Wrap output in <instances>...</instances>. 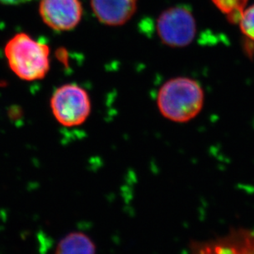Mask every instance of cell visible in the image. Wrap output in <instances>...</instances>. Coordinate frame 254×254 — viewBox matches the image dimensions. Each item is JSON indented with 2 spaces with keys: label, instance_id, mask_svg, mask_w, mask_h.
I'll return each mask as SVG.
<instances>
[{
  "label": "cell",
  "instance_id": "9c48e42d",
  "mask_svg": "<svg viewBox=\"0 0 254 254\" xmlns=\"http://www.w3.org/2000/svg\"><path fill=\"white\" fill-rule=\"evenodd\" d=\"M213 4L225 14L228 22L239 24L249 0H211Z\"/></svg>",
  "mask_w": 254,
  "mask_h": 254
},
{
  "label": "cell",
  "instance_id": "52a82bcc",
  "mask_svg": "<svg viewBox=\"0 0 254 254\" xmlns=\"http://www.w3.org/2000/svg\"><path fill=\"white\" fill-rule=\"evenodd\" d=\"M202 254H254V235L250 233L235 234L214 245H209Z\"/></svg>",
  "mask_w": 254,
  "mask_h": 254
},
{
  "label": "cell",
  "instance_id": "6da1fadb",
  "mask_svg": "<svg viewBox=\"0 0 254 254\" xmlns=\"http://www.w3.org/2000/svg\"><path fill=\"white\" fill-rule=\"evenodd\" d=\"M204 101L205 93L199 82L189 77H176L159 88L157 107L167 120L186 123L200 113Z\"/></svg>",
  "mask_w": 254,
  "mask_h": 254
},
{
  "label": "cell",
  "instance_id": "5b68a950",
  "mask_svg": "<svg viewBox=\"0 0 254 254\" xmlns=\"http://www.w3.org/2000/svg\"><path fill=\"white\" fill-rule=\"evenodd\" d=\"M39 13L47 27L57 32H67L79 24L83 7L80 0H41Z\"/></svg>",
  "mask_w": 254,
  "mask_h": 254
},
{
  "label": "cell",
  "instance_id": "30bf717a",
  "mask_svg": "<svg viewBox=\"0 0 254 254\" xmlns=\"http://www.w3.org/2000/svg\"><path fill=\"white\" fill-rule=\"evenodd\" d=\"M239 25L243 34L254 42V4L245 10Z\"/></svg>",
  "mask_w": 254,
  "mask_h": 254
},
{
  "label": "cell",
  "instance_id": "ba28073f",
  "mask_svg": "<svg viewBox=\"0 0 254 254\" xmlns=\"http://www.w3.org/2000/svg\"><path fill=\"white\" fill-rule=\"evenodd\" d=\"M55 254H96V246L85 234L72 232L60 241Z\"/></svg>",
  "mask_w": 254,
  "mask_h": 254
},
{
  "label": "cell",
  "instance_id": "7a4b0ae2",
  "mask_svg": "<svg viewBox=\"0 0 254 254\" xmlns=\"http://www.w3.org/2000/svg\"><path fill=\"white\" fill-rule=\"evenodd\" d=\"M4 53L10 68L22 80H40L49 72V46L26 33L12 37L5 46Z\"/></svg>",
  "mask_w": 254,
  "mask_h": 254
},
{
  "label": "cell",
  "instance_id": "8fae6325",
  "mask_svg": "<svg viewBox=\"0 0 254 254\" xmlns=\"http://www.w3.org/2000/svg\"><path fill=\"white\" fill-rule=\"evenodd\" d=\"M30 1H32V0H0V2L4 3V4L17 5L30 2Z\"/></svg>",
  "mask_w": 254,
  "mask_h": 254
},
{
  "label": "cell",
  "instance_id": "8992f818",
  "mask_svg": "<svg viewBox=\"0 0 254 254\" xmlns=\"http://www.w3.org/2000/svg\"><path fill=\"white\" fill-rule=\"evenodd\" d=\"M95 17L103 24L119 27L131 19L137 9V0H91Z\"/></svg>",
  "mask_w": 254,
  "mask_h": 254
},
{
  "label": "cell",
  "instance_id": "3957f363",
  "mask_svg": "<svg viewBox=\"0 0 254 254\" xmlns=\"http://www.w3.org/2000/svg\"><path fill=\"white\" fill-rule=\"evenodd\" d=\"M51 108L56 120L65 127H78L90 115L92 103L88 92L76 83L57 88L51 98Z\"/></svg>",
  "mask_w": 254,
  "mask_h": 254
},
{
  "label": "cell",
  "instance_id": "277c9868",
  "mask_svg": "<svg viewBox=\"0 0 254 254\" xmlns=\"http://www.w3.org/2000/svg\"><path fill=\"white\" fill-rule=\"evenodd\" d=\"M157 33L165 46L172 48L186 47L196 35V22L192 12L184 6L164 10L157 20Z\"/></svg>",
  "mask_w": 254,
  "mask_h": 254
}]
</instances>
